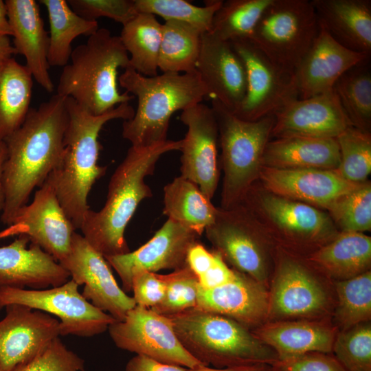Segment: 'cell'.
<instances>
[{
    "label": "cell",
    "mask_w": 371,
    "mask_h": 371,
    "mask_svg": "<svg viewBox=\"0 0 371 371\" xmlns=\"http://www.w3.org/2000/svg\"><path fill=\"white\" fill-rule=\"evenodd\" d=\"M67 98L58 94L31 107L22 124L4 139L5 203L1 221L10 225L59 163L68 122Z\"/></svg>",
    "instance_id": "cell-1"
},
{
    "label": "cell",
    "mask_w": 371,
    "mask_h": 371,
    "mask_svg": "<svg viewBox=\"0 0 371 371\" xmlns=\"http://www.w3.org/2000/svg\"><path fill=\"white\" fill-rule=\"evenodd\" d=\"M68 122L61 159L47 177L65 213L76 229H80L90 209L87 198L93 184L106 167L98 165L100 131L110 120H131L135 110L122 103L102 115H93L71 98H67Z\"/></svg>",
    "instance_id": "cell-2"
},
{
    "label": "cell",
    "mask_w": 371,
    "mask_h": 371,
    "mask_svg": "<svg viewBox=\"0 0 371 371\" xmlns=\"http://www.w3.org/2000/svg\"><path fill=\"white\" fill-rule=\"evenodd\" d=\"M181 145L182 139H167L152 146H131L128 150L110 179L103 207L97 212L89 209L80 229L89 245L104 258L131 251L125 229L139 203L152 196L145 178L153 175L164 154L180 150Z\"/></svg>",
    "instance_id": "cell-3"
},
{
    "label": "cell",
    "mask_w": 371,
    "mask_h": 371,
    "mask_svg": "<svg viewBox=\"0 0 371 371\" xmlns=\"http://www.w3.org/2000/svg\"><path fill=\"white\" fill-rule=\"evenodd\" d=\"M118 82L137 99L133 117L122 125V137L134 147H149L166 142L172 115L208 97L196 70L148 77L128 67L119 76Z\"/></svg>",
    "instance_id": "cell-4"
},
{
    "label": "cell",
    "mask_w": 371,
    "mask_h": 371,
    "mask_svg": "<svg viewBox=\"0 0 371 371\" xmlns=\"http://www.w3.org/2000/svg\"><path fill=\"white\" fill-rule=\"evenodd\" d=\"M69 60L59 77L56 94L72 98L95 115L134 98L119 91L117 69L131 67L130 60L120 36L109 30L99 28L72 50Z\"/></svg>",
    "instance_id": "cell-5"
},
{
    "label": "cell",
    "mask_w": 371,
    "mask_h": 371,
    "mask_svg": "<svg viewBox=\"0 0 371 371\" xmlns=\"http://www.w3.org/2000/svg\"><path fill=\"white\" fill-rule=\"evenodd\" d=\"M167 317L183 346L205 366L225 368L278 360L273 349L228 317L197 308Z\"/></svg>",
    "instance_id": "cell-6"
},
{
    "label": "cell",
    "mask_w": 371,
    "mask_h": 371,
    "mask_svg": "<svg viewBox=\"0 0 371 371\" xmlns=\"http://www.w3.org/2000/svg\"><path fill=\"white\" fill-rule=\"evenodd\" d=\"M239 204L276 247L301 257L308 256L340 232L327 212L276 194L258 181Z\"/></svg>",
    "instance_id": "cell-7"
},
{
    "label": "cell",
    "mask_w": 371,
    "mask_h": 371,
    "mask_svg": "<svg viewBox=\"0 0 371 371\" xmlns=\"http://www.w3.org/2000/svg\"><path fill=\"white\" fill-rule=\"evenodd\" d=\"M221 149L219 166L223 171L221 207L238 205L258 180L265 146L271 139L274 116L246 121L235 116L217 101L211 102Z\"/></svg>",
    "instance_id": "cell-8"
},
{
    "label": "cell",
    "mask_w": 371,
    "mask_h": 371,
    "mask_svg": "<svg viewBox=\"0 0 371 371\" xmlns=\"http://www.w3.org/2000/svg\"><path fill=\"white\" fill-rule=\"evenodd\" d=\"M267 322L330 319L333 281L301 257L276 247Z\"/></svg>",
    "instance_id": "cell-9"
},
{
    "label": "cell",
    "mask_w": 371,
    "mask_h": 371,
    "mask_svg": "<svg viewBox=\"0 0 371 371\" xmlns=\"http://www.w3.org/2000/svg\"><path fill=\"white\" fill-rule=\"evenodd\" d=\"M205 236L223 260L269 289L276 247L241 204L217 207L216 218Z\"/></svg>",
    "instance_id": "cell-10"
},
{
    "label": "cell",
    "mask_w": 371,
    "mask_h": 371,
    "mask_svg": "<svg viewBox=\"0 0 371 371\" xmlns=\"http://www.w3.org/2000/svg\"><path fill=\"white\" fill-rule=\"evenodd\" d=\"M319 28L311 1L273 0L248 39L273 63L294 74Z\"/></svg>",
    "instance_id": "cell-11"
},
{
    "label": "cell",
    "mask_w": 371,
    "mask_h": 371,
    "mask_svg": "<svg viewBox=\"0 0 371 371\" xmlns=\"http://www.w3.org/2000/svg\"><path fill=\"white\" fill-rule=\"evenodd\" d=\"M71 279L52 288L0 287V310L20 304L58 318L60 335L89 337L106 331L115 319L86 300Z\"/></svg>",
    "instance_id": "cell-12"
},
{
    "label": "cell",
    "mask_w": 371,
    "mask_h": 371,
    "mask_svg": "<svg viewBox=\"0 0 371 371\" xmlns=\"http://www.w3.org/2000/svg\"><path fill=\"white\" fill-rule=\"evenodd\" d=\"M243 63L247 80L245 97L232 113L246 121L274 115L298 98L295 75L273 63L248 38L229 42Z\"/></svg>",
    "instance_id": "cell-13"
},
{
    "label": "cell",
    "mask_w": 371,
    "mask_h": 371,
    "mask_svg": "<svg viewBox=\"0 0 371 371\" xmlns=\"http://www.w3.org/2000/svg\"><path fill=\"white\" fill-rule=\"evenodd\" d=\"M107 330L120 349L188 369L205 366L183 346L170 318L150 308L136 305Z\"/></svg>",
    "instance_id": "cell-14"
},
{
    "label": "cell",
    "mask_w": 371,
    "mask_h": 371,
    "mask_svg": "<svg viewBox=\"0 0 371 371\" xmlns=\"http://www.w3.org/2000/svg\"><path fill=\"white\" fill-rule=\"evenodd\" d=\"M70 279L83 285L82 295L93 306L122 321L136 306L117 284L105 258L82 234L75 232L67 256L59 262Z\"/></svg>",
    "instance_id": "cell-15"
},
{
    "label": "cell",
    "mask_w": 371,
    "mask_h": 371,
    "mask_svg": "<svg viewBox=\"0 0 371 371\" xmlns=\"http://www.w3.org/2000/svg\"><path fill=\"white\" fill-rule=\"evenodd\" d=\"M76 230L47 179L32 202L21 208L9 227L0 233V238L27 236L30 243L59 262L69 254Z\"/></svg>",
    "instance_id": "cell-16"
},
{
    "label": "cell",
    "mask_w": 371,
    "mask_h": 371,
    "mask_svg": "<svg viewBox=\"0 0 371 371\" xmlns=\"http://www.w3.org/2000/svg\"><path fill=\"white\" fill-rule=\"evenodd\" d=\"M180 120L188 128L180 150L181 176L196 184L212 200L220 177L214 113L211 106L201 102L183 110Z\"/></svg>",
    "instance_id": "cell-17"
},
{
    "label": "cell",
    "mask_w": 371,
    "mask_h": 371,
    "mask_svg": "<svg viewBox=\"0 0 371 371\" xmlns=\"http://www.w3.org/2000/svg\"><path fill=\"white\" fill-rule=\"evenodd\" d=\"M200 236L186 226L168 218L145 244L133 251L105 258L120 276L122 290H132V278L139 271L157 272L178 269L187 265L190 247Z\"/></svg>",
    "instance_id": "cell-18"
},
{
    "label": "cell",
    "mask_w": 371,
    "mask_h": 371,
    "mask_svg": "<svg viewBox=\"0 0 371 371\" xmlns=\"http://www.w3.org/2000/svg\"><path fill=\"white\" fill-rule=\"evenodd\" d=\"M271 138L293 137L336 139L352 126L333 89L292 100L274 114Z\"/></svg>",
    "instance_id": "cell-19"
},
{
    "label": "cell",
    "mask_w": 371,
    "mask_h": 371,
    "mask_svg": "<svg viewBox=\"0 0 371 371\" xmlns=\"http://www.w3.org/2000/svg\"><path fill=\"white\" fill-rule=\"evenodd\" d=\"M0 321V364L12 371L60 335V322L43 311L20 304L5 307Z\"/></svg>",
    "instance_id": "cell-20"
},
{
    "label": "cell",
    "mask_w": 371,
    "mask_h": 371,
    "mask_svg": "<svg viewBox=\"0 0 371 371\" xmlns=\"http://www.w3.org/2000/svg\"><path fill=\"white\" fill-rule=\"evenodd\" d=\"M195 70L205 87L211 101H217L234 113L246 92V72L243 61L231 43L208 32L201 39Z\"/></svg>",
    "instance_id": "cell-21"
},
{
    "label": "cell",
    "mask_w": 371,
    "mask_h": 371,
    "mask_svg": "<svg viewBox=\"0 0 371 371\" xmlns=\"http://www.w3.org/2000/svg\"><path fill=\"white\" fill-rule=\"evenodd\" d=\"M258 181L276 194L323 210L359 184L345 180L336 170L265 166H262Z\"/></svg>",
    "instance_id": "cell-22"
},
{
    "label": "cell",
    "mask_w": 371,
    "mask_h": 371,
    "mask_svg": "<svg viewBox=\"0 0 371 371\" xmlns=\"http://www.w3.org/2000/svg\"><path fill=\"white\" fill-rule=\"evenodd\" d=\"M370 58L341 45L319 25L317 36L294 73L298 98L332 91L343 74Z\"/></svg>",
    "instance_id": "cell-23"
},
{
    "label": "cell",
    "mask_w": 371,
    "mask_h": 371,
    "mask_svg": "<svg viewBox=\"0 0 371 371\" xmlns=\"http://www.w3.org/2000/svg\"><path fill=\"white\" fill-rule=\"evenodd\" d=\"M69 273L52 256L19 235L10 244L0 247V287L32 289L61 285Z\"/></svg>",
    "instance_id": "cell-24"
},
{
    "label": "cell",
    "mask_w": 371,
    "mask_h": 371,
    "mask_svg": "<svg viewBox=\"0 0 371 371\" xmlns=\"http://www.w3.org/2000/svg\"><path fill=\"white\" fill-rule=\"evenodd\" d=\"M197 308L228 317L251 331L267 320L268 289L236 271L235 278L211 289L199 288Z\"/></svg>",
    "instance_id": "cell-25"
},
{
    "label": "cell",
    "mask_w": 371,
    "mask_h": 371,
    "mask_svg": "<svg viewBox=\"0 0 371 371\" xmlns=\"http://www.w3.org/2000/svg\"><path fill=\"white\" fill-rule=\"evenodd\" d=\"M8 18L16 54L25 58L32 77L46 91H54L47 60L49 35L34 0H6Z\"/></svg>",
    "instance_id": "cell-26"
},
{
    "label": "cell",
    "mask_w": 371,
    "mask_h": 371,
    "mask_svg": "<svg viewBox=\"0 0 371 371\" xmlns=\"http://www.w3.org/2000/svg\"><path fill=\"white\" fill-rule=\"evenodd\" d=\"M251 332L280 360L310 352L332 353L338 330L327 319L266 322Z\"/></svg>",
    "instance_id": "cell-27"
},
{
    "label": "cell",
    "mask_w": 371,
    "mask_h": 371,
    "mask_svg": "<svg viewBox=\"0 0 371 371\" xmlns=\"http://www.w3.org/2000/svg\"><path fill=\"white\" fill-rule=\"evenodd\" d=\"M319 25L344 47L370 56V0H311Z\"/></svg>",
    "instance_id": "cell-28"
},
{
    "label": "cell",
    "mask_w": 371,
    "mask_h": 371,
    "mask_svg": "<svg viewBox=\"0 0 371 371\" xmlns=\"http://www.w3.org/2000/svg\"><path fill=\"white\" fill-rule=\"evenodd\" d=\"M340 163L337 139L293 137L270 139L262 166L279 169L336 170Z\"/></svg>",
    "instance_id": "cell-29"
},
{
    "label": "cell",
    "mask_w": 371,
    "mask_h": 371,
    "mask_svg": "<svg viewBox=\"0 0 371 371\" xmlns=\"http://www.w3.org/2000/svg\"><path fill=\"white\" fill-rule=\"evenodd\" d=\"M304 258L332 281L348 280L370 271L371 238L361 232H341Z\"/></svg>",
    "instance_id": "cell-30"
},
{
    "label": "cell",
    "mask_w": 371,
    "mask_h": 371,
    "mask_svg": "<svg viewBox=\"0 0 371 371\" xmlns=\"http://www.w3.org/2000/svg\"><path fill=\"white\" fill-rule=\"evenodd\" d=\"M33 77L14 58L0 59V142L23 122L30 109Z\"/></svg>",
    "instance_id": "cell-31"
},
{
    "label": "cell",
    "mask_w": 371,
    "mask_h": 371,
    "mask_svg": "<svg viewBox=\"0 0 371 371\" xmlns=\"http://www.w3.org/2000/svg\"><path fill=\"white\" fill-rule=\"evenodd\" d=\"M215 207L192 181L179 176L164 188L163 214L200 236L216 218Z\"/></svg>",
    "instance_id": "cell-32"
},
{
    "label": "cell",
    "mask_w": 371,
    "mask_h": 371,
    "mask_svg": "<svg viewBox=\"0 0 371 371\" xmlns=\"http://www.w3.org/2000/svg\"><path fill=\"white\" fill-rule=\"evenodd\" d=\"M47 12L49 23L47 60L49 67L69 63L72 41L81 35L89 36L98 29L97 21L76 14L65 0H39Z\"/></svg>",
    "instance_id": "cell-33"
},
{
    "label": "cell",
    "mask_w": 371,
    "mask_h": 371,
    "mask_svg": "<svg viewBox=\"0 0 371 371\" xmlns=\"http://www.w3.org/2000/svg\"><path fill=\"white\" fill-rule=\"evenodd\" d=\"M120 37L131 56V67L145 76H157L162 24L155 16L138 13L123 25Z\"/></svg>",
    "instance_id": "cell-34"
},
{
    "label": "cell",
    "mask_w": 371,
    "mask_h": 371,
    "mask_svg": "<svg viewBox=\"0 0 371 371\" xmlns=\"http://www.w3.org/2000/svg\"><path fill=\"white\" fill-rule=\"evenodd\" d=\"M202 34L187 23L165 21L162 24L158 69L163 73L181 74L195 71Z\"/></svg>",
    "instance_id": "cell-35"
},
{
    "label": "cell",
    "mask_w": 371,
    "mask_h": 371,
    "mask_svg": "<svg viewBox=\"0 0 371 371\" xmlns=\"http://www.w3.org/2000/svg\"><path fill=\"white\" fill-rule=\"evenodd\" d=\"M370 58L346 71L333 87V91L352 126L368 133H370L371 130Z\"/></svg>",
    "instance_id": "cell-36"
},
{
    "label": "cell",
    "mask_w": 371,
    "mask_h": 371,
    "mask_svg": "<svg viewBox=\"0 0 371 371\" xmlns=\"http://www.w3.org/2000/svg\"><path fill=\"white\" fill-rule=\"evenodd\" d=\"M333 284L336 303L331 322L338 332L371 320V270Z\"/></svg>",
    "instance_id": "cell-37"
},
{
    "label": "cell",
    "mask_w": 371,
    "mask_h": 371,
    "mask_svg": "<svg viewBox=\"0 0 371 371\" xmlns=\"http://www.w3.org/2000/svg\"><path fill=\"white\" fill-rule=\"evenodd\" d=\"M273 0L223 1L215 12L208 32L214 37L230 42L249 38L263 12Z\"/></svg>",
    "instance_id": "cell-38"
},
{
    "label": "cell",
    "mask_w": 371,
    "mask_h": 371,
    "mask_svg": "<svg viewBox=\"0 0 371 371\" xmlns=\"http://www.w3.org/2000/svg\"><path fill=\"white\" fill-rule=\"evenodd\" d=\"M137 13L158 15L165 21L190 25L201 33L209 32L215 12L223 1H205L203 7L185 0H133Z\"/></svg>",
    "instance_id": "cell-39"
},
{
    "label": "cell",
    "mask_w": 371,
    "mask_h": 371,
    "mask_svg": "<svg viewBox=\"0 0 371 371\" xmlns=\"http://www.w3.org/2000/svg\"><path fill=\"white\" fill-rule=\"evenodd\" d=\"M336 139L340 153L337 172L352 183L367 181L371 172V134L350 126Z\"/></svg>",
    "instance_id": "cell-40"
},
{
    "label": "cell",
    "mask_w": 371,
    "mask_h": 371,
    "mask_svg": "<svg viewBox=\"0 0 371 371\" xmlns=\"http://www.w3.org/2000/svg\"><path fill=\"white\" fill-rule=\"evenodd\" d=\"M326 212L341 232L371 229V183L367 180L336 201Z\"/></svg>",
    "instance_id": "cell-41"
},
{
    "label": "cell",
    "mask_w": 371,
    "mask_h": 371,
    "mask_svg": "<svg viewBox=\"0 0 371 371\" xmlns=\"http://www.w3.org/2000/svg\"><path fill=\"white\" fill-rule=\"evenodd\" d=\"M332 353L346 371H371V322L339 331Z\"/></svg>",
    "instance_id": "cell-42"
},
{
    "label": "cell",
    "mask_w": 371,
    "mask_h": 371,
    "mask_svg": "<svg viewBox=\"0 0 371 371\" xmlns=\"http://www.w3.org/2000/svg\"><path fill=\"white\" fill-rule=\"evenodd\" d=\"M166 285L162 300L150 309L170 316L196 308L199 283L192 269L186 265L168 274H160Z\"/></svg>",
    "instance_id": "cell-43"
},
{
    "label": "cell",
    "mask_w": 371,
    "mask_h": 371,
    "mask_svg": "<svg viewBox=\"0 0 371 371\" xmlns=\"http://www.w3.org/2000/svg\"><path fill=\"white\" fill-rule=\"evenodd\" d=\"M187 265L198 278L199 287L211 289L232 280L236 271L231 268L214 250L199 242L194 244L187 255Z\"/></svg>",
    "instance_id": "cell-44"
},
{
    "label": "cell",
    "mask_w": 371,
    "mask_h": 371,
    "mask_svg": "<svg viewBox=\"0 0 371 371\" xmlns=\"http://www.w3.org/2000/svg\"><path fill=\"white\" fill-rule=\"evenodd\" d=\"M85 361L54 338L38 352L12 371H84Z\"/></svg>",
    "instance_id": "cell-45"
},
{
    "label": "cell",
    "mask_w": 371,
    "mask_h": 371,
    "mask_svg": "<svg viewBox=\"0 0 371 371\" xmlns=\"http://www.w3.org/2000/svg\"><path fill=\"white\" fill-rule=\"evenodd\" d=\"M71 8L87 20L107 17L124 25L138 13L133 0H68Z\"/></svg>",
    "instance_id": "cell-46"
},
{
    "label": "cell",
    "mask_w": 371,
    "mask_h": 371,
    "mask_svg": "<svg viewBox=\"0 0 371 371\" xmlns=\"http://www.w3.org/2000/svg\"><path fill=\"white\" fill-rule=\"evenodd\" d=\"M274 371H346L333 353L310 352L278 360Z\"/></svg>",
    "instance_id": "cell-47"
},
{
    "label": "cell",
    "mask_w": 371,
    "mask_h": 371,
    "mask_svg": "<svg viewBox=\"0 0 371 371\" xmlns=\"http://www.w3.org/2000/svg\"><path fill=\"white\" fill-rule=\"evenodd\" d=\"M131 291L137 306L151 308L162 300L166 285L160 274L143 270L133 276Z\"/></svg>",
    "instance_id": "cell-48"
},
{
    "label": "cell",
    "mask_w": 371,
    "mask_h": 371,
    "mask_svg": "<svg viewBox=\"0 0 371 371\" xmlns=\"http://www.w3.org/2000/svg\"><path fill=\"white\" fill-rule=\"evenodd\" d=\"M125 371H190L189 369L173 364L162 363L143 355H136L131 359Z\"/></svg>",
    "instance_id": "cell-49"
},
{
    "label": "cell",
    "mask_w": 371,
    "mask_h": 371,
    "mask_svg": "<svg viewBox=\"0 0 371 371\" xmlns=\"http://www.w3.org/2000/svg\"><path fill=\"white\" fill-rule=\"evenodd\" d=\"M190 371H274L271 364L256 363L239 366L225 368H214L203 366L196 369H189Z\"/></svg>",
    "instance_id": "cell-50"
},
{
    "label": "cell",
    "mask_w": 371,
    "mask_h": 371,
    "mask_svg": "<svg viewBox=\"0 0 371 371\" xmlns=\"http://www.w3.org/2000/svg\"><path fill=\"white\" fill-rule=\"evenodd\" d=\"M7 150L4 141L0 142V213H2L5 203V192L3 181V167L6 159Z\"/></svg>",
    "instance_id": "cell-51"
},
{
    "label": "cell",
    "mask_w": 371,
    "mask_h": 371,
    "mask_svg": "<svg viewBox=\"0 0 371 371\" xmlns=\"http://www.w3.org/2000/svg\"><path fill=\"white\" fill-rule=\"evenodd\" d=\"M12 36L5 1L0 0V36Z\"/></svg>",
    "instance_id": "cell-52"
},
{
    "label": "cell",
    "mask_w": 371,
    "mask_h": 371,
    "mask_svg": "<svg viewBox=\"0 0 371 371\" xmlns=\"http://www.w3.org/2000/svg\"><path fill=\"white\" fill-rule=\"evenodd\" d=\"M16 52L11 45L9 36H0V59L12 57Z\"/></svg>",
    "instance_id": "cell-53"
},
{
    "label": "cell",
    "mask_w": 371,
    "mask_h": 371,
    "mask_svg": "<svg viewBox=\"0 0 371 371\" xmlns=\"http://www.w3.org/2000/svg\"><path fill=\"white\" fill-rule=\"evenodd\" d=\"M0 371H5L4 370V368L1 366V365L0 364Z\"/></svg>",
    "instance_id": "cell-54"
},
{
    "label": "cell",
    "mask_w": 371,
    "mask_h": 371,
    "mask_svg": "<svg viewBox=\"0 0 371 371\" xmlns=\"http://www.w3.org/2000/svg\"><path fill=\"white\" fill-rule=\"evenodd\" d=\"M84 371H85V370H84Z\"/></svg>",
    "instance_id": "cell-55"
}]
</instances>
